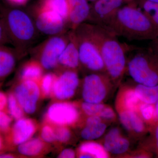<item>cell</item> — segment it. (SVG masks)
I'll return each mask as SVG.
<instances>
[{
  "label": "cell",
  "instance_id": "e575fe53",
  "mask_svg": "<svg viewBox=\"0 0 158 158\" xmlns=\"http://www.w3.org/2000/svg\"><path fill=\"white\" fill-rule=\"evenodd\" d=\"M7 107H8V97L0 91V110L4 111Z\"/></svg>",
  "mask_w": 158,
  "mask_h": 158
},
{
  "label": "cell",
  "instance_id": "8992f818",
  "mask_svg": "<svg viewBox=\"0 0 158 158\" xmlns=\"http://www.w3.org/2000/svg\"><path fill=\"white\" fill-rule=\"evenodd\" d=\"M69 40L68 33L51 36L34 50L37 52L43 68L49 70L56 67L59 56Z\"/></svg>",
  "mask_w": 158,
  "mask_h": 158
},
{
  "label": "cell",
  "instance_id": "ac0fdd59",
  "mask_svg": "<svg viewBox=\"0 0 158 158\" xmlns=\"http://www.w3.org/2000/svg\"><path fill=\"white\" fill-rule=\"evenodd\" d=\"M106 129V125L102 123L98 116H91L87 119L86 127L82 131L81 136L86 140L96 139L103 134Z\"/></svg>",
  "mask_w": 158,
  "mask_h": 158
},
{
  "label": "cell",
  "instance_id": "f35d334b",
  "mask_svg": "<svg viewBox=\"0 0 158 158\" xmlns=\"http://www.w3.org/2000/svg\"><path fill=\"white\" fill-rule=\"evenodd\" d=\"M9 2L16 6H22L26 5L28 0H8Z\"/></svg>",
  "mask_w": 158,
  "mask_h": 158
},
{
  "label": "cell",
  "instance_id": "d590c367",
  "mask_svg": "<svg viewBox=\"0 0 158 158\" xmlns=\"http://www.w3.org/2000/svg\"><path fill=\"white\" fill-rule=\"evenodd\" d=\"M148 48L158 56V36L155 39L151 40Z\"/></svg>",
  "mask_w": 158,
  "mask_h": 158
},
{
  "label": "cell",
  "instance_id": "1f68e13d",
  "mask_svg": "<svg viewBox=\"0 0 158 158\" xmlns=\"http://www.w3.org/2000/svg\"><path fill=\"white\" fill-rule=\"evenodd\" d=\"M12 119L11 116L2 110H0V131L6 132L9 130Z\"/></svg>",
  "mask_w": 158,
  "mask_h": 158
},
{
  "label": "cell",
  "instance_id": "7bdbcfd3",
  "mask_svg": "<svg viewBox=\"0 0 158 158\" xmlns=\"http://www.w3.org/2000/svg\"><path fill=\"white\" fill-rule=\"evenodd\" d=\"M81 158H92L93 157L88 154H84L80 156Z\"/></svg>",
  "mask_w": 158,
  "mask_h": 158
},
{
  "label": "cell",
  "instance_id": "30bf717a",
  "mask_svg": "<svg viewBox=\"0 0 158 158\" xmlns=\"http://www.w3.org/2000/svg\"><path fill=\"white\" fill-rule=\"evenodd\" d=\"M48 119L60 126L72 124L76 121L78 112L73 105L66 102L56 103L50 106L47 112Z\"/></svg>",
  "mask_w": 158,
  "mask_h": 158
},
{
  "label": "cell",
  "instance_id": "83f0119b",
  "mask_svg": "<svg viewBox=\"0 0 158 158\" xmlns=\"http://www.w3.org/2000/svg\"><path fill=\"white\" fill-rule=\"evenodd\" d=\"M41 88L44 94L46 95L50 94L52 89L53 88L54 83L56 78L53 74H46L41 78Z\"/></svg>",
  "mask_w": 158,
  "mask_h": 158
},
{
  "label": "cell",
  "instance_id": "e0dca14e",
  "mask_svg": "<svg viewBox=\"0 0 158 158\" xmlns=\"http://www.w3.org/2000/svg\"><path fill=\"white\" fill-rule=\"evenodd\" d=\"M129 146L128 141L121 137L117 129L111 130L105 138V149L112 153L117 154L124 153L127 151Z\"/></svg>",
  "mask_w": 158,
  "mask_h": 158
},
{
  "label": "cell",
  "instance_id": "52a82bcc",
  "mask_svg": "<svg viewBox=\"0 0 158 158\" xmlns=\"http://www.w3.org/2000/svg\"><path fill=\"white\" fill-rule=\"evenodd\" d=\"M38 32L52 36L64 34L67 22L55 11L40 5L31 14Z\"/></svg>",
  "mask_w": 158,
  "mask_h": 158
},
{
  "label": "cell",
  "instance_id": "cb8c5ba5",
  "mask_svg": "<svg viewBox=\"0 0 158 158\" xmlns=\"http://www.w3.org/2000/svg\"><path fill=\"white\" fill-rule=\"evenodd\" d=\"M40 5L56 12L67 23L69 12L68 0H42Z\"/></svg>",
  "mask_w": 158,
  "mask_h": 158
},
{
  "label": "cell",
  "instance_id": "277c9868",
  "mask_svg": "<svg viewBox=\"0 0 158 158\" xmlns=\"http://www.w3.org/2000/svg\"><path fill=\"white\" fill-rule=\"evenodd\" d=\"M137 52L129 61L130 75L140 85H158V56L148 48H136Z\"/></svg>",
  "mask_w": 158,
  "mask_h": 158
},
{
  "label": "cell",
  "instance_id": "5b68a950",
  "mask_svg": "<svg viewBox=\"0 0 158 158\" xmlns=\"http://www.w3.org/2000/svg\"><path fill=\"white\" fill-rule=\"evenodd\" d=\"M73 31L78 48L80 63L89 70L99 71L105 68L98 47L90 34L89 23H84Z\"/></svg>",
  "mask_w": 158,
  "mask_h": 158
},
{
  "label": "cell",
  "instance_id": "44dd1931",
  "mask_svg": "<svg viewBox=\"0 0 158 158\" xmlns=\"http://www.w3.org/2000/svg\"><path fill=\"white\" fill-rule=\"evenodd\" d=\"M135 91L139 100L145 103L155 104L158 100V85L148 86L139 84Z\"/></svg>",
  "mask_w": 158,
  "mask_h": 158
},
{
  "label": "cell",
  "instance_id": "d6a6232c",
  "mask_svg": "<svg viewBox=\"0 0 158 158\" xmlns=\"http://www.w3.org/2000/svg\"><path fill=\"white\" fill-rule=\"evenodd\" d=\"M56 140L61 142H65L69 140L70 137V132L66 128H58L55 131Z\"/></svg>",
  "mask_w": 158,
  "mask_h": 158
},
{
  "label": "cell",
  "instance_id": "603a6c76",
  "mask_svg": "<svg viewBox=\"0 0 158 158\" xmlns=\"http://www.w3.org/2000/svg\"><path fill=\"white\" fill-rule=\"evenodd\" d=\"M43 143L39 138L28 140L19 145L18 150L23 155L32 156L37 155L42 151Z\"/></svg>",
  "mask_w": 158,
  "mask_h": 158
},
{
  "label": "cell",
  "instance_id": "74e56055",
  "mask_svg": "<svg viewBox=\"0 0 158 158\" xmlns=\"http://www.w3.org/2000/svg\"><path fill=\"white\" fill-rule=\"evenodd\" d=\"M114 116V112L110 108L105 107L101 117L105 118H112Z\"/></svg>",
  "mask_w": 158,
  "mask_h": 158
},
{
  "label": "cell",
  "instance_id": "484cf974",
  "mask_svg": "<svg viewBox=\"0 0 158 158\" xmlns=\"http://www.w3.org/2000/svg\"><path fill=\"white\" fill-rule=\"evenodd\" d=\"M8 108L11 118L16 120L22 118L23 110L20 106L14 94L10 93L8 95Z\"/></svg>",
  "mask_w": 158,
  "mask_h": 158
},
{
  "label": "cell",
  "instance_id": "5bb4252c",
  "mask_svg": "<svg viewBox=\"0 0 158 158\" xmlns=\"http://www.w3.org/2000/svg\"><path fill=\"white\" fill-rule=\"evenodd\" d=\"M69 40L59 59L60 65L70 69H75L80 63L78 48L73 31L69 32Z\"/></svg>",
  "mask_w": 158,
  "mask_h": 158
},
{
  "label": "cell",
  "instance_id": "4316f807",
  "mask_svg": "<svg viewBox=\"0 0 158 158\" xmlns=\"http://www.w3.org/2000/svg\"><path fill=\"white\" fill-rule=\"evenodd\" d=\"M82 109L86 114L90 116H101L106 107L99 103L85 102L82 106Z\"/></svg>",
  "mask_w": 158,
  "mask_h": 158
},
{
  "label": "cell",
  "instance_id": "6da1fadb",
  "mask_svg": "<svg viewBox=\"0 0 158 158\" xmlns=\"http://www.w3.org/2000/svg\"><path fill=\"white\" fill-rule=\"evenodd\" d=\"M103 27L116 37L130 40H152L158 36V28L139 9L135 2L122 6Z\"/></svg>",
  "mask_w": 158,
  "mask_h": 158
},
{
  "label": "cell",
  "instance_id": "3957f363",
  "mask_svg": "<svg viewBox=\"0 0 158 158\" xmlns=\"http://www.w3.org/2000/svg\"><path fill=\"white\" fill-rule=\"evenodd\" d=\"M89 24L90 34L98 47L105 68L112 78H118L124 71L126 53L131 47L119 42L116 36L103 27Z\"/></svg>",
  "mask_w": 158,
  "mask_h": 158
},
{
  "label": "cell",
  "instance_id": "f1b7e54d",
  "mask_svg": "<svg viewBox=\"0 0 158 158\" xmlns=\"http://www.w3.org/2000/svg\"><path fill=\"white\" fill-rule=\"evenodd\" d=\"M140 109L141 115L145 120L150 121L156 118L155 109L153 104L144 103L141 105Z\"/></svg>",
  "mask_w": 158,
  "mask_h": 158
},
{
  "label": "cell",
  "instance_id": "7dc6e473",
  "mask_svg": "<svg viewBox=\"0 0 158 158\" xmlns=\"http://www.w3.org/2000/svg\"><path fill=\"white\" fill-rule=\"evenodd\" d=\"M88 2H95V1H96V0H88Z\"/></svg>",
  "mask_w": 158,
  "mask_h": 158
},
{
  "label": "cell",
  "instance_id": "ffe728a7",
  "mask_svg": "<svg viewBox=\"0 0 158 158\" xmlns=\"http://www.w3.org/2000/svg\"><path fill=\"white\" fill-rule=\"evenodd\" d=\"M43 67L40 63L36 61H30L23 66L20 73V77L22 81H38L42 78Z\"/></svg>",
  "mask_w": 158,
  "mask_h": 158
},
{
  "label": "cell",
  "instance_id": "2e32d148",
  "mask_svg": "<svg viewBox=\"0 0 158 158\" xmlns=\"http://www.w3.org/2000/svg\"><path fill=\"white\" fill-rule=\"evenodd\" d=\"M20 54H21L15 48L0 45V80L8 77L13 71Z\"/></svg>",
  "mask_w": 158,
  "mask_h": 158
},
{
  "label": "cell",
  "instance_id": "4dcf8cb0",
  "mask_svg": "<svg viewBox=\"0 0 158 158\" xmlns=\"http://www.w3.org/2000/svg\"><path fill=\"white\" fill-rule=\"evenodd\" d=\"M41 137L44 141L48 143L53 142L56 140L55 131L48 125L43 127L41 130Z\"/></svg>",
  "mask_w": 158,
  "mask_h": 158
},
{
  "label": "cell",
  "instance_id": "7c38bea8",
  "mask_svg": "<svg viewBox=\"0 0 158 158\" xmlns=\"http://www.w3.org/2000/svg\"><path fill=\"white\" fill-rule=\"evenodd\" d=\"M79 82L78 76L75 71L64 72L55 80L53 88L55 96L61 100L70 98L74 94Z\"/></svg>",
  "mask_w": 158,
  "mask_h": 158
},
{
  "label": "cell",
  "instance_id": "b9f144b4",
  "mask_svg": "<svg viewBox=\"0 0 158 158\" xmlns=\"http://www.w3.org/2000/svg\"><path fill=\"white\" fill-rule=\"evenodd\" d=\"M155 109L156 118L158 121V100L155 104Z\"/></svg>",
  "mask_w": 158,
  "mask_h": 158
},
{
  "label": "cell",
  "instance_id": "d6986e66",
  "mask_svg": "<svg viewBox=\"0 0 158 158\" xmlns=\"http://www.w3.org/2000/svg\"><path fill=\"white\" fill-rule=\"evenodd\" d=\"M122 124L127 130H133L136 132H143L145 130L142 119L133 111H125L119 115Z\"/></svg>",
  "mask_w": 158,
  "mask_h": 158
},
{
  "label": "cell",
  "instance_id": "bcb514c9",
  "mask_svg": "<svg viewBox=\"0 0 158 158\" xmlns=\"http://www.w3.org/2000/svg\"><path fill=\"white\" fill-rule=\"evenodd\" d=\"M146 1H150V2L158 3V0H146Z\"/></svg>",
  "mask_w": 158,
  "mask_h": 158
},
{
  "label": "cell",
  "instance_id": "ab89813d",
  "mask_svg": "<svg viewBox=\"0 0 158 158\" xmlns=\"http://www.w3.org/2000/svg\"><path fill=\"white\" fill-rule=\"evenodd\" d=\"M154 139L155 147L158 151V124L155 128L154 133Z\"/></svg>",
  "mask_w": 158,
  "mask_h": 158
},
{
  "label": "cell",
  "instance_id": "f6af8a7d",
  "mask_svg": "<svg viewBox=\"0 0 158 158\" xmlns=\"http://www.w3.org/2000/svg\"><path fill=\"white\" fill-rule=\"evenodd\" d=\"M135 1V0H124V2L125 4H127V3L132 2Z\"/></svg>",
  "mask_w": 158,
  "mask_h": 158
},
{
  "label": "cell",
  "instance_id": "836d02e7",
  "mask_svg": "<svg viewBox=\"0 0 158 158\" xmlns=\"http://www.w3.org/2000/svg\"><path fill=\"white\" fill-rule=\"evenodd\" d=\"M7 43H10L6 28L2 19L0 17V45H6Z\"/></svg>",
  "mask_w": 158,
  "mask_h": 158
},
{
  "label": "cell",
  "instance_id": "7a4b0ae2",
  "mask_svg": "<svg viewBox=\"0 0 158 158\" xmlns=\"http://www.w3.org/2000/svg\"><path fill=\"white\" fill-rule=\"evenodd\" d=\"M0 17L10 43L23 53L35 41L38 32L31 14L19 8L3 7L0 9Z\"/></svg>",
  "mask_w": 158,
  "mask_h": 158
},
{
  "label": "cell",
  "instance_id": "9a60e30c",
  "mask_svg": "<svg viewBox=\"0 0 158 158\" xmlns=\"http://www.w3.org/2000/svg\"><path fill=\"white\" fill-rule=\"evenodd\" d=\"M36 130L34 122L29 118H21L15 123L11 130V140L15 145L24 143L33 136Z\"/></svg>",
  "mask_w": 158,
  "mask_h": 158
},
{
  "label": "cell",
  "instance_id": "d4e9b609",
  "mask_svg": "<svg viewBox=\"0 0 158 158\" xmlns=\"http://www.w3.org/2000/svg\"><path fill=\"white\" fill-rule=\"evenodd\" d=\"M80 150L84 154H88L94 157L106 158L108 157L105 148L94 142H87L82 144L80 147Z\"/></svg>",
  "mask_w": 158,
  "mask_h": 158
},
{
  "label": "cell",
  "instance_id": "9c48e42d",
  "mask_svg": "<svg viewBox=\"0 0 158 158\" xmlns=\"http://www.w3.org/2000/svg\"><path fill=\"white\" fill-rule=\"evenodd\" d=\"M14 94L25 112L28 114L34 113L40 96L39 87L36 82L23 81L15 88Z\"/></svg>",
  "mask_w": 158,
  "mask_h": 158
},
{
  "label": "cell",
  "instance_id": "4fadbf2b",
  "mask_svg": "<svg viewBox=\"0 0 158 158\" xmlns=\"http://www.w3.org/2000/svg\"><path fill=\"white\" fill-rule=\"evenodd\" d=\"M69 12L67 26L74 30L79 26L88 21L90 5L88 0H68Z\"/></svg>",
  "mask_w": 158,
  "mask_h": 158
},
{
  "label": "cell",
  "instance_id": "7402d4cb",
  "mask_svg": "<svg viewBox=\"0 0 158 158\" xmlns=\"http://www.w3.org/2000/svg\"><path fill=\"white\" fill-rule=\"evenodd\" d=\"M139 9L158 28V3L146 0H135Z\"/></svg>",
  "mask_w": 158,
  "mask_h": 158
},
{
  "label": "cell",
  "instance_id": "60d3db41",
  "mask_svg": "<svg viewBox=\"0 0 158 158\" xmlns=\"http://www.w3.org/2000/svg\"><path fill=\"white\" fill-rule=\"evenodd\" d=\"M14 156L10 153L0 154V158H14Z\"/></svg>",
  "mask_w": 158,
  "mask_h": 158
},
{
  "label": "cell",
  "instance_id": "8d00e7d4",
  "mask_svg": "<svg viewBox=\"0 0 158 158\" xmlns=\"http://www.w3.org/2000/svg\"><path fill=\"white\" fill-rule=\"evenodd\" d=\"M75 153L73 150L65 149L62 151L59 156V157L62 158H74Z\"/></svg>",
  "mask_w": 158,
  "mask_h": 158
},
{
  "label": "cell",
  "instance_id": "8fae6325",
  "mask_svg": "<svg viewBox=\"0 0 158 158\" xmlns=\"http://www.w3.org/2000/svg\"><path fill=\"white\" fill-rule=\"evenodd\" d=\"M106 94V88L102 77L92 73L85 77L83 90V97L85 102L99 103L105 98Z\"/></svg>",
  "mask_w": 158,
  "mask_h": 158
},
{
  "label": "cell",
  "instance_id": "ee69618b",
  "mask_svg": "<svg viewBox=\"0 0 158 158\" xmlns=\"http://www.w3.org/2000/svg\"><path fill=\"white\" fill-rule=\"evenodd\" d=\"M3 145V139L1 136H0V150L2 148Z\"/></svg>",
  "mask_w": 158,
  "mask_h": 158
},
{
  "label": "cell",
  "instance_id": "f546056e",
  "mask_svg": "<svg viewBox=\"0 0 158 158\" xmlns=\"http://www.w3.org/2000/svg\"><path fill=\"white\" fill-rule=\"evenodd\" d=\"M139 98L136 95L135 91L130 90L126 94L125 104L130 111H134L136 109L139 102Z\"/></svg>",
  "mask_w": 158,
  "mask_h": 158
},
{
  "label": "cell",
  "instance_id": "ba28073f",
  "mask_svg": "<svg viewBox=\"0 0 158 158\" xmlns=\"http://www.w3.org/2000/svg\"><path fill=\"white\" fill-rule=\"evenodd\" d=\"M124 4V0H96L90 4L87 22L105 27Z\"/></svg>",
  "mask_w": 158,
  "mask_h": 158
}]
</instances>
